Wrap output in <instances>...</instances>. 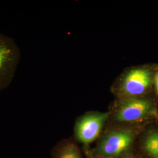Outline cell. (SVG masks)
Wrapping results in <instances>:
<instances>
[{
    "label": "cell",
    "mask_w": 158,
    "mask_h": 158,
    "mask_svg": "<svg viewBox=\"0 0 158 158\" xmlns=\"http://www.w3.org/2000/svg\"><path fill=\"white\" fill-rule=\"evenodd\" d=\"M109 111L107 128L158 124V102L149 96L117 99Z\"/></svg>",
    "instance_id": "1"
},
{
    "label": "cell",
    "mask_w": 158,
    "mask_h": 158,
    "mask_svg": "<svg viewBox=\"0 0 158 158\" xmlns=\"http://www.w3.org/2000/svg\"><path fill=\"white\" fill-rule=\"evenodd\" d=\"M148 125L107 128L100 137L96 147L85 152L86 157L119 158L134 152L138 136Z\"/></svg>",
    "instance_id": "2"
},
{
    "label": "cell",
    "mask_w": 158,
    "mask_h": 158,
    "mask_svg": "<svg viewBox=\"0 0 158 158\" xmlns=\"http://www.w3.org/2000/svg\"><path fill=\"white\" fill-rule=\"evenodd\" d=\"M158 71L156 64L130 68L114 85L113 93L117 99L147 97L153 90L154 79Z\"/></svg>",
    "instance_id": "3"
},
{
    "label": "cell",
    "mask_w": 158,
    "mask_h": 158,
    "mask_svg": "<svg viewBox=\"0 0 158 158\" xmlns=\"http://www.w3.org/2000/svg\"><path fill=\"white\" fill-rule=\"evenodd\" d=\"M110 115V111H91L85 113L76 119L74 128V139L83 144L85 152L89 149L90 144L101 136Z\"/></svg>",
    "instance_id": "4"
},
{
    "label": "cell",
    "mask_w": 158,
    "mask_h": 158,
    "mask_svg": "<svg viewBox=\"0 0 158 158\" xmlns=\"http://www.w3.org/2000/svg\"><path fill=\"white\" fill-rule=\"evenodd\" d=\"M19 58L20 51L14 40L0 34V91L11 83Z\"/></svg>",
    "instance_id": "5"
},
{
    "label": "cell",
    "mask_w": 158,
    "mask_h": 158,
    "mask_svg": "<svg viewBox=\"0 0 158 158\" xmlns=\"http://www.w3.org/2000/svg\"><path fill=\"white\" fill-rule=\"evenodd\" d=\"M134 152L141 158H158V124L148 125L141 132Z\"/></svg>",
    "instance_id": "6"
},
{
    "label": "cell",
    "mask_w": 158,
    "mask_h": 158,
    "mask_svg": "<svg viewBox=\"0 0 158 158\" xmlns=\"http://www.w3.org/2000/svg\"><path fill=\"white\" fill-rule=\"evenodd\" d=\"M52 158H84L75 139L70 138L57 142L51 151Z\"/></svg>",
    "instance_id": "7"
},
{
    "label": "cell",
    "mask_w": 158,
    "mask_h": 158,
    "mask_svg": "<svg viewBox=\"0 0 158 158\" xmlns=\"http://www.w3.org/2000/svg\"><path fill=\"white\" fill-rule=\"evenodd\" d=\"M153 90H155V95L158 98V71L156 74L155 79H154V83H153Z\"/></svg>",
    "instance_id": "8"
},
{
    "label": "cell",
    "mask_w": 158,
    "mask_h": 158,
    "mask_svg": "<svg viewBox=\"0 0 158 158\" xmlns=\"http://www.w3.org/2000/svg\"><path fill=\"white\" fill-rule=\"evenodd\" d=\"M119 158H139L137 155H136L135 153L134 152L132 153L131 154L129 155H125L124 156H122V157H120Z\"/></svg>",
    "instance_id": "9"
},
{
    "label": "cell",
    "mask_w": 158,
    "mask_h": 158,
    "mask_svg": "<svg viewBox=\"0 0 158 158\" xmlns=\"http://www.w3.org/2000/svg\"></svg>",
    "instance_id": "10"
}]
</instances>
